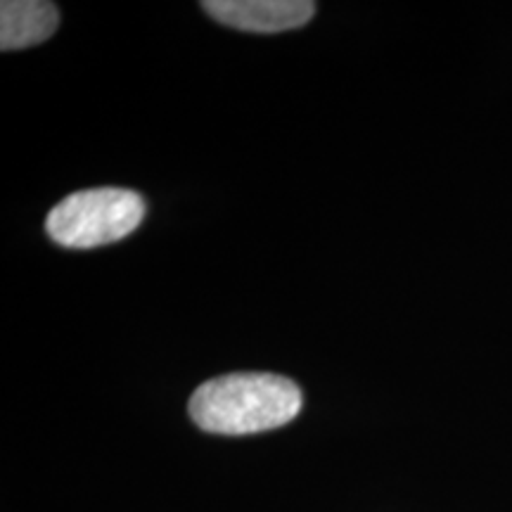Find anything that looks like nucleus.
<instances>
[{"label": "nucleus", "instance_id": "nucleus-4", "mask_svg": "<svg viewBox=\"0 0 512 512\" xmlns=\"http://www.w3.org/2000/svg\"><path fill=\"white\" fill-rule=\"evenodd\" d=\"M57 8L43 0H3L0 3V50L31 48L55 34Z\"/></svg>", "mask_w": 512, "mask_h": 512}, {"label": "nucleus", "instance_id": "nucleus-2", "mask_svg": "<svg viewBox=\"0 0 512 512\" xmlns=\"http://www.w3.org/2000/svg\"><path fill=\"white\" fill-rule=\"evenodd\" d=\"M145 216V202L126 188H93L64 197L46 219V230L57 245L93 249L124 240Z\"/></svg>", "mask_w": 512, "mask_h": 512}, {"label": "nucleus", "instance_id": "nucleus-3", "mask_svg": "<svg viewBox=\"0 0 512 512\" xmlns=\"http://www.w3.org/2000/svg\"><path fill=\"white\" fill-rule=\"evenodd\" d=\"M202 8L221 24L252 31V34H280L304 27L316 12L309 0H207Z\"/></svg>", "mask_w": 512, "mask_h": 512}, {"label": "nucleus", "instance_id": "nucleus-1", "mask_svg": "<svg viewBox=\"0 0 512 512\" xmlns=\"http://www.w3.org/2000/svg\"><path fill=\"white\" fill-rule=\"evenodd\" d=\"M302 411V392L292 380L273 373H233L200 384L190 399V418L211 434L268 432Z\"/></svg>", "mask_w": 512, "mask_h": 512}]
</instances>
